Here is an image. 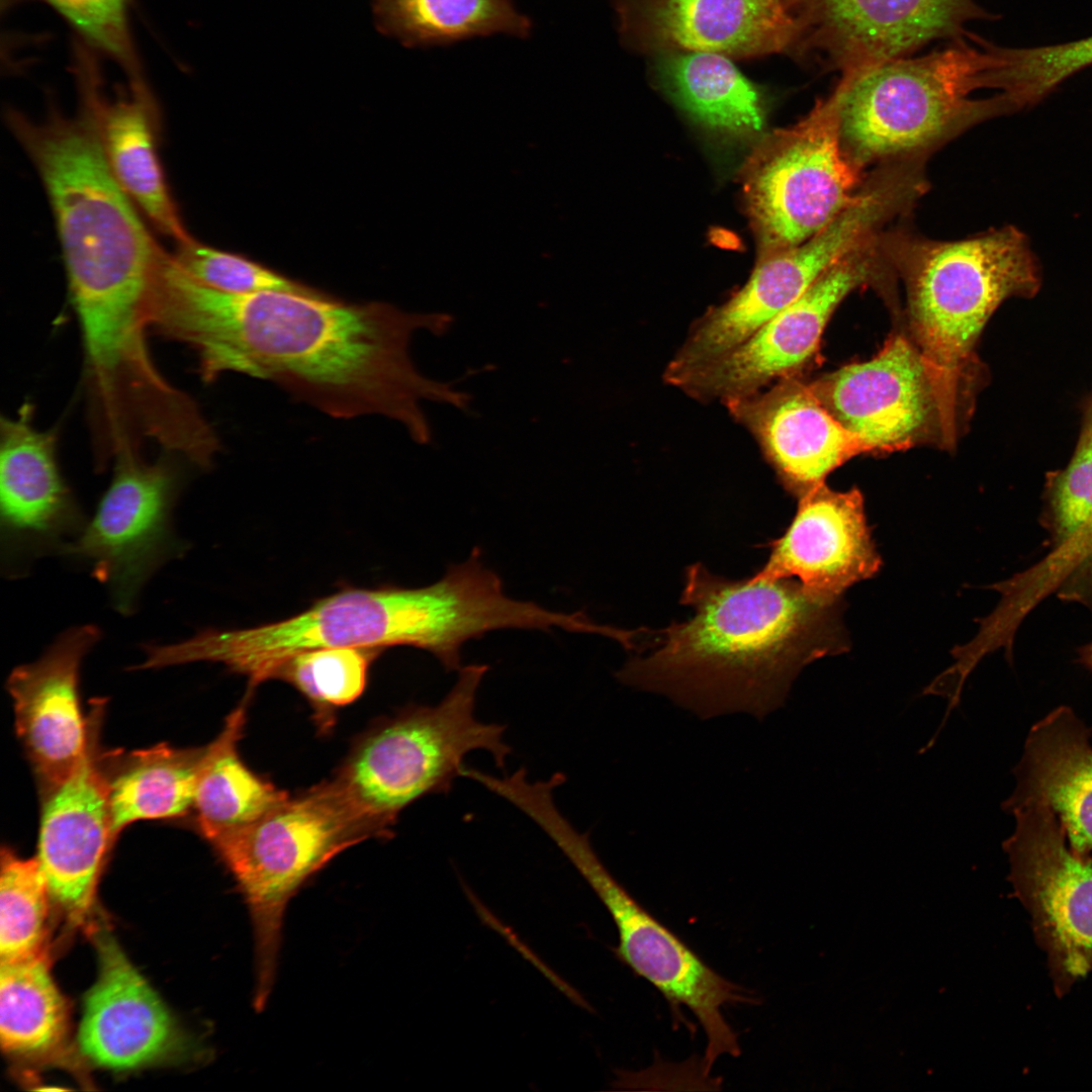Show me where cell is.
<instances>
[{"mask_svg": "<svg viewBox=\"0 0 1092 1092\" xmlns=\"http://www.w3.org/2000/svg\"><path fill=\"white\" fill-rule=\"evenodd\" d=\"M449 322L321 290L225 293L172 261L159 271L148 308L150 329L191 348L206 381L226 372L269 380L335 418L392 419L419 443L431 437L422 400L461 406L465 399L422 375L410 355L416 331L443 333Z\"/></svg>", "mask_w": 1092, "mask_h": 1092, "instance_id": "obj_1", "label": "cell"}, {"mask_svg": "<svg viewBox=\"0 0 1092 1092\" xmlns=\"http://www.w3.org/2000/svg\"><path fill=\"white\" fill-rule=\"evenodd\" d=\"M685 577L680 603L693 616L657 632L650 653L616 673L622 684L704 720L738 713L762 720L784 706L804 666L848 649L841 598L792 577L731 580L699 563Z\"/></svg>", "mask_w": 1092, "mask_h": 1092, "instance_id": "obj_2", "label": "cell"}, {"mask_svg": "<svg viewBox=\"0 0 1092 1092\" xmlns=\"http://www.w3.org/2000/svg\"><path fill=\"white\" fill-rule=\"evenodd\" d=\"M79 100L75 116L52 104L42 121L12 109L7 121L47 190L79 325L122 332L145 322L164 250L107 163L91 101Z\"/></svg>", "mask_w": 1092, "mask_h": 1092, "instance_id": "obj_3", "label": "cell"}, {"mask_svg": "<svg viewBox=\"0 0 1092 1092\" xmlns=\"http://www.w3.org/2000/svg\"><path fill=\"white\" fill-rule=\"evenodd\" d=\"M480 605L471 584L446 571L433 584L404 588L345 587L288 619L247 629H205L175 645L182 663L217 662L250 679L251 688L274 678L293 655L328 647L406 645L434 655L445 670L462 663L461 649L474 638Z\"/></svg>", "mask_w": 1092, "mask_h": 1092, "instance_id": "obj_4", "label": "cell"}, {"mask_svg": "<svg viewBox=\"0 0 1092 1092\" xmlns=\"http://www.w3.org/2000/svg\"><path fill=\"white\" fill-rule=\"evenodd\" d=\"M887 262L903 276L921 355L936 394L949 400L984 326L1009 297H1033L1041 268L1027 236L1007 225L959 241L881 234Z\"/></svg>", "mask_w": 1092, "mask_h": 1092, "instance_id": "obj_5", "label": "cell"}, {"mask_svg": "<svg viewBox=\"0 0 1092 1092\" xmlns=\"http://www.w3.org/2000/svg\"><path fill=\"white\" fill-rule=\"evenodd\" d=\"M991 43L957 38L922 57H903L868 69L835 86L846 156L860 169L873 163L923 157L962 130L1013 113L1001 94L974 99L990 88Z\"/></svg>", "mask_w": 1092, "mask_h": 1092, "instance_id": "obj_6", "label": "cell"}, {"mask_svg": "<svg viewBox=\"0 0 1092 1092\" xmlns=\"http://www.w3.org/2000/svg\"><path fill=\"white\" fill-rule=\"evenodd\" d=\"M486 664L458 670L457 680L434 706L410 705L368 731L330 782L373 835H388L401 811L431 794H448L462 777L464 758L485 750L505 767L512 748L506 726L475 718Z\"/></svg>", "mask_w": 1092, "mask_h": 1092, "instance_id": "obj_7", "label": "cell"}, {"mask_svg": "<svg viewBox=\"0 0 1092 1092\" xmlns=\"http://www.w3.org/2000/svg\"><path fill=\"white\" fill-rule=\"evenodd\" d=\"M371 836L329 782L211 842L249 909L257 1011L263 1010L274 984L288 902L337 854Z\"/></svg>", "mask_w": 1092, "mask_h": 1092, "instance_id": "obj_8", "label": "cell"}, {"mask_svg": "<svg viewBox=\"0 0 1092 1092\" xmlns=\"http://www.w3.org/2000/svg\"><path fill=\"white\" fill-rule=\"evenodd\" d=\"M866 177L842 148L835 89L795 124L770 131L740 177L758 260L818 233L851 202Z\"/></svg>", "mask_w": 1092, "mask_h": 1092, "instance_id": "obj_9", "label": "cell"}, {"mask_svg": "<svg viewBox=\"0 0 1092 1092\" xmlns=\"http://www.w3.org/2000/svg\"><path fill=\"white\" fill-rule=\"evenodd\" d=\"M535 824L552 840L590 886L612 916L619 933L616 957L656 988L679 1014L688 1008L702 1025L707 1046L703 1072L723 1056L738 1057L737 1034L725 1020L727 1004H754L741 986L711 969L613 877L597 854L587 832L578 831L555 803L541 806Z\"/></svg>", "mask_w": 1092, "mask_h": 1092, "instance_id": "obj_10", "label": "cell"}, {"mask_svg": "<svg viewBox=\"0 0 1092 1092\" xmlns=\"http://www.w3.org/2000/svg\"><path fill=\"white\" fill-rule=\"evenodd\" d=\"M906 208L907 196L897 181L881 174L869 176L851 202L823 229L792 249L757 260L742 288L692 325L664 371L665 381L743 343Z\"/></svg>", "mask_w": 1092, "mask_h": 1092, "instance_id": "obj_11", "label": "cell"}, {"mask_svg": "<svg viewBox=\"0 0 1092 1092\" xmlns=\"http://www.w3.org/2000/svg\"><path fill=\"white\" fill-rule=\"evenodd\" d=\"M1002 807L1016 820L1003 842L1010 881L1063 997L1092 972V858L1068 848L1065 829L1041 796H1010Z\"/></svg>", "mask_w": 1092, "mask_h": 1092, "instance_id": "obj_12", "label": "cell"}, {"mask_svg": "<svg viewBox=\"0 0 1092 1092\" xmlns=\"http://www.w3.org/2000/svg\"><path fill=\"white\" fill-rule=\"evenodd\" d=\"M884 263L878 235L833 264L743 343L668 383L696 399L724 403L760 391L776 379L793 376L816 351L838 303L876 275Z\"/></svg>", "mask_w": 1092, "mask_h": 1092, "instance_id": "obj_13", "label": "cell"}, {"mask_svg": "<svg viewBox=\"0 0 1092 1092\" xmlns=\"http://www.w3.org/2000/svg\"><path fill=\"white\" fill-rule=\"evenodd\" d=\"M178 485L167 462L148 463L140 454L118 458L93 518L60 550L91 563L122 614L132 611L148 578L179 551L170 523Z\"/></svg>", "mask_w": 1092, "mask_h": 1092, "instance_id": "obj_14", "label": "cell"}, {"mask_svg": "<svg viewBox=\"0 0 1092 1092\" xmlns=\"http://www.w3.org/2000/svg\"><path fill=\"white\" fill-rule=\"evenodd\" d=\"M800 26L795 49L854 77L908 57L938 38L963 37L964 25L989 18L974 0H790Z\"/></svg>", "mask_w": 1092, "mask_h": 1092, "instance_id": "obj_15", "label": "cell"}, {"mask_svg": "<svg viewBox=\"0 0 1092 1092\" xmlns=\"http://www.w3.org/2000/svg\"><path fill=\"white\" fill-rule=\"evenodd\" d=\"M100 637L95 625L73 627L8 677L16 732L42 795L68 778L86 753L90 721L82 715L79 677L85 655Z\"/></svg>", "mask_w": 1092, "mask_h": 1092, "instance_id": "obj_16", "label": "cell"}, {"mask_svg": "<svg viewBox=\"0 0 1092 1092\" xmlns=\"http://www.w3.org/2000/svg\"><path fill=\"white\" fill-rule=\"evenodd\" d=\"M621 31L647 48L758 57L795 51L789 0H617Z\"/></svg>", "mask_w": 1092, "mask_h": 1092, "instance_id": "obj_17", "label": "cell"}, {"mask_svg": "<svg viewBox=\"0 0 1092 1092\" xmlns=\"http://www.w3.org/2000/svg\"><path fill=\"white\" fill-rule=\"evenodd\" d=\"M102 704L90 718L85 755L61 784L43 795L37 860L50 895L75 917L92 903L100 870L112 844L108 780L97 759Z\"/></svg>", "mask_w": 1092, "mask_h": 1092, "instance_id": "obj_18", "label": "cell"}, {"mask_svg": "<svg viewBox=\"0 0 1092 1092\" xmlns=\"http://www.w3.org/2000/svg\"><path fill=\"white\" fill-rule=\"evenodd\" d=\"M810 385L869 451L911 444L928 422L935 392L921 353L901 336L888 340L871 360L845 366Z\"/></svg>", "mask_w": 1092, "mask_h": 1092, "instance_id": "obj_19", "label": "cell"}, {"mask_svg": "<svg viewBox=\"0 0 1092 1092\" xmlns=\"http://www.w3.org/2000/svg\"><path fill=\"white\" fill-rule=\"evenodd\" d=\"M758 443L783 486L799 498L853 455L869 451L793 376L724 402Z\"/></svg>", "mask_w": 1092, "mask_h": 1092, "instance_id": "obj_20", "label": "cell"}, {"mask_svg": "<svg viewBox=\"0 0 1092 1092\" xmlns=\"http://www.w3.org/2000/svg\"><path fill=\"white\" fill-rule=\"evenodd\" d=\"M881 564L860 491H834L822 483L799 498L794 519L756 573L797 577L814 594L841 598Z\"/></svg>", "mask_w": 1092, "mask_h": 1092, "instance_id": "obj_21", "label": "cell"}, {"mask_svg": "<svg viewBox=\"0 0 1092 1092\" xmlns=\"http://www.w3.org/2000/svg\"><path fill=\"white\" fill-rule=\"evenodd\" d=\"M96 941L99 972L84 1002L81 1052L97 1066L113 1070L161 1060L178 1043L174 1019L115 940L102 932Z\"/></svg>", "mask_w": 1092, "mask_h": 1092, "instance_id": "obj_22", "label": "cell"}, {"mask_svg": "<svg viewBox=\"0 0 1092 1092\" xmlns=\"http://www.w3.org/2000/svg\"><path fill=\"white\" fill-rule=\"evenodd\" d=\"M24 406L0 421V521L9 550L66 544L85 527L58 464L57 437L36 429Z\"/></svg>", "mask_w": 1092, "mask_h": 1092, "instance_id": "obj_23", "label": "cell"}, {"mask_svg": "<svg viewBox=\"0 0 1092 1092\" xmlns=\"http://www.w3.org/2000/svg\"><path fill=\"white\" fill-rule=\"evenodd\" d=\"M74 73L91 100L104 155L120 186L163 235L177 243L190 238L158 156L157 110L146 81L129 82L127 93L108 99L96 52L83 44L74 48Z\"/></svg>", "mask_w": 1092, "mask_h": 1092, "instance_id": "obj_24", "label": "cell"}, {"mask_svg": "<svg viewBox=\"0 0 1092 1092\" xmlns=\"http://www.w3.org/2000/svg\"><path fill=\"white\" fill-rule=\"evenodd\" d=\"M1090 730L1061 706L1030 729L1015 767L1013 796L1038 795L1049 803L1078 855L1092 851V746Z\"/></svg>", "mask_w": 1092, "mask_h": 1092, "instance_id": "obj_25", "label": "cell"}, {"mask_svg": "<svg viewBox=\"0 0 1092 1092\" xmlns=\"http://www.w3.org/2000/svg\"><path fill=\"white\" fill-rule=\"evenodd\" d=\"M655 71L663 88L702 125L739 138L762 131L765 111L761 92L727 57L661 52Z\"/></svg>", "mask_w": 1092, "mask_h": 1092, "instance_id": "obj_26", "label": "cell"}, {"mask_svg": "<svg viewBox=\"0 0 1092 1092\" xmlns=\"http://www.w3.org/2000/svg\"><path fill=\"white\" fill-rule=\"evenodd\" d=\"M1040 520L1049 552L1032 569L1035 581L1042 594L1092 609V464L1048 473Z\"/></svg>", "mask_w": 1092, "mask_h": 1092, "instance_id": "obj_27", "label": "cell"}, {"mask_svg": "<svg viewBox=\"0 0 1092 1092\" xmlns=\"http://www.w3.org/2000/svg\"><path fill=\"white\" fill-rule=\"evenodd\" d=\"M245 714L244 703L226 718L216 739L204 747L193 809L200 832L210 843L258 820L289 798L241 759L237 743Z\"/></svg>", "mask_w": 1092, "mask_h": 1092, "instance_id": "obj_28", "label": "cell"}, {"mask_svg": "<svg viewBox=\"0 0 1092 1092\" xmlns=\"http://www.w3.org/2000/svg\"><path fill=\"white\" fill-rule=\"evenodd\" d=\"M201 749L158 744L129 754L108 780L112 838L141 820L183 816L193 808Z\"/></svg>", "mask_w": 1092, "mask_h": 1092, "instance_id": "obj_29", "label": "cell"}, {"mask_svg": "<svg viewBox=\"0 0 1092 1092\" xmlns=\"http://www.w3.org/2000/svg\"><path fill=\"white\" fill-rule=\"evenodd\" d=\"M373 15L381 33L413 48L495 33L524 38L531 30L512 0H374Z\"/></svg>", "mask_w": 1092, "mask_h": 1092, "instance_id": "obj_30", "label": "cell"}, {"mask_svg": "<svg viewBox=\"0 0 1092 1092\" xmlns=\"http://www.w3.org/2000/svg\"><path fill=\"white\" fill-rule=\"evenodd\" d=\"M67 1027L64 999L42 952L1 962L0 1040L11 1055L40 1056L54 1050Z\"/></svg>", "mask_w": 1092, "mask_h": 1092, "instance_id": "obj_31", "label": "cell"}, {"mask_svg": "<svg viewBox=\"0 0 1092 1092\" xmlns=\"http://www.w3.org/2000/svg\"><path fill=\"white\" fill-rule=\"evenodd\" d=\"M50 891L37 858L1 850L0 957L13 962L41 952Z\"/></svg>", "mask_w": 1092, "mask_h": 1092, "instance_id": "obj_32", "label": "cell"}, {"mask_svg": "<svg viewBox=\"0 0 1092 1092\" xmlns=\"http://www.w3.org/2000/svg\"><path fill=\"white\" fill-rule=\"evenodd\" d=\"M381 650L328 647L302 651L287 659L274 678L297 689L322 716L321 722L325 726L326 715L362 695L369 665Z\"/></svg>", "mask_w": 1092, "mask_h": 1092, "instance_id": "obj_33", "label": "cell"}, {"mask_svg": "<svg viewBox=\"0 0 1092 1092\" xmlns=\"http://www.w3.org/2000/svg\"><path fill=\"white\" fill-rule=\"evenodd\" d=\"M171 256L176 265L193 280L225 293L318 291L243 256L208 247L192 237L177 243L176 251Z\"/></svg>", "mask_w": 1092, "mask_h": 1092, "instance_id": "obj_34", "label": "cell"}, {"mask_svg": "<svg viewBox=\"0 0 1092 1092\" xmlns=\"http://www.w3.org/2000/svg\"><path fill=\"white\" fill-rule=\"evenodd\" d=\"M70 24L79 39L108 57L128 82L145 81L129 25V0H38Z\"/></svg>", "mask_w": 1092, "mask_h": 1092, "instance_id": "obj_35", "label": "cell"}, {"mask_svg": "<svg viewBox=\"0 0 1092 1092\" xmlns=\"http://www.w3.org/2000/svg\"><path fill=\"white\" fill-rule=\"evenodd\" d=\"M1092 65V35L1074 41L1012 48L1009 75L1014 91L1029 105H1035L1064 80Z\"/></svg>", "mask_w": 1092, "mask_h": 1092, "instance_id": "obj_36", "label": "cell"}, {"mask_svg": "<svg viewBox=\"0 0 1092 1092\" xmlns=\"http://www.w3.org/2000/svg\"><path fill=\"white\" fill-rule=\"evenodd\" d=\"M1078 653L1079 661L1092 671V641L1079 648Z\"/></svg>", "mask_w": 1092, "mask_h": 1092, "instance_id": "obj_37", "label": "cell"}]
</instances>
